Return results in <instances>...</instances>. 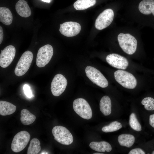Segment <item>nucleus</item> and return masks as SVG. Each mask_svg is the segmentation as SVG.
I'll use <instances>...</instances> for the list:
<instances>
[{
    "instance_id": "f257e3e1",
    "label": "nucleus",
    "mask_w": 154,
    "mask_h": 154,
    "mask_svg": "<svg viewBox=\"0 0 154 154\" xmlns=\"http://www.w3.org/2000/svg\"><path fill=\"white\" fill-rule=\"evenodd\" d=\"M119 45L123 51L126 54L132 55L135 52L137 41L135 38L129 33H119L117 36Z\"/></svg>"
},
{
    "instance_id": "f03ea898",
    "label": "nucleus",
    "mask_w": 154,
    "mask_h": 154,
    "mask_svg": "<svg viewBox=\"0 0 154 154\" xmlns=\"http://www.w3.org/2000/svg\"><path fill=\"white\" fill-rule=\"evenodd\" d=\"M114 78L116 81L123 87L133 89L137 84V80L131 74L122 70H118L114 73Z\"/></svg>"
},
{
    "instance_id": "7ed1b4c3",
    "label": "nucleus",
    "mask_w": 154,
    "mask_h": 154,
    "mask_svg": "<svg viewBox=\"0 0 154 154\" xmlns=\"http://www.w3.org/2000/svg\"><path fill=\"white\" fill-rule=\"evenodd\" d=\"M33 53L27 50L22 54L17 63L15 69V74L21 76L25 74L29 69L33 59Z\"/></svg>"
},
{
    "instance_id": "20e7f679",
    "label": "nucleus",
    "mask_w": 154,
    "mask_h": 154,
    "mask_svg": "<svg viewBox=\"0 0 154 154\" xmlns=\"http://www.w3.org/2000/svg\"><path fill=\"white\" fill-rule=\"evenodd\" d=\"M52 132L54 139L61 144L68 145L73 142L72 135L64 127L60 125L55 126L52 129Z\"/></svg>"
},
{
    "instance_id": "39448f33",
    "label": "nucleus",
    "mask_w": 154,
    "mask_h": 154,
    "mask_svg": "<svg viewBox=\"0 0 154 154\" xmlns=\"http://www.w3.org/2000/svg\"><path fill=\"white\" fill-rule=\"evenodd\" d=\"M73 107L74 111L82 118L89 119L92 118V109L88 103L84 99L78 98L74 100Z\"/></svg>"
},
{
    "instance_id": "423d86ee",
    "label": "nucleus",
    "mask_w": 154,
    "mask_h": 154,
    "mask_svg": "<svg viewBox=\"0 0 154 154\" xmlns=\"http://www.w3.org/2000/svg\"><path fill=\"white\" fill-rule=\"evenodd\" d=\"M30 137V134L26 131H22L18 133L12 142L11 147L12 151L15 153L22 151L28 144Z\"/></svg>"
},
{
    "instance_id": "0eeeda50",
    "label": "nucleus",
    "mask_w": 154,
    "mask_h": 154,
    "mask_svg": "<svg viewBox=\"0 0 154 154\" xmlns=\"http://www.w3.org/2000/svg\"><path fill=\"white\" fill-rule=\"evenodd\" d=\"M53 54V48L51 45L47 44L40 47L37 55L36 64L37 66L39 68L44 67L50 61Z\"/></svg>"
},
{
    "instance_id": "6e6552de",
    "label": "nucleus",
    "mask_w": 154,
    "mask_h": 154,
    "mask_svg": "<svg viewBox=\"0 0 154 154\" xmlns=\"http://www.w3.org/2000/svg\"><path fill=\"white\" fill-rule=\"evenodd\" d=\"M87 76L93 83L102 88L107 87L108 82L103 75L98 70L90 66L85 69Z\"/></svg>"
},
{
    "instance_id": "1a4fd4ad",
    "label": "nucleus",
    "mask_w": 154,
    "mask_h": 154,
    "mask_svg": "<svg viewBox=\"0 0 154 154\" xmlns=\"http://www.w3.org/2000/svg\"><path fill=\"white\" fill-rule=\"evenodd\" d=\"M114 16V12L112 9L105 10L97 17L95 23L96 28L98 30L106 28L112 23Z\"/></svg>"
},
{
    "instance_id": "9d476101",
    "label": "nucleus",
    "mask_w": 154,
    "mask_h": 154,
    "mask_svg": "<svg viewBox=\"0 0 154 154\" xmlns=\"http://www.w3.org/2000/svg\"><path fill=\"white\" fill-rule=\"evenodd\" d=\"M67 84L66 78L62 75L58 74L54 77L51 84V90L55 96L60 95L65 90Z\"/></svg>"
},
{
    "instance_id": "9b49d317",
    "label": "nucleus",
    "mask_w": 154,
    "mask_h": 154,
    "mask_svg": "<svg viewBox=\"0 0 154 154\" xmlns=\"http://www.w3.org/2000/svg\"><path fill=\"white\" fill-rule=\"evenodd\" d=\"M81 26L78 23L69 21L60 24L59 31L63 35L67 37H73L80 31Z\"/></svg>"
},
{
    "instance_id": "f8f14e48",
    "label": "nucleus",
    "mask_w": 154,
    "mask_h": 154,
    "mask_svg": "<svg viewBox=\"0 0 154 154\" xmlns=\"http://www.w3.org/2000/svg\"><path fill=\"white\" fill-rule=\"evenodd\" d=\"M15 53V48L11 45L7 46L1 50L0 55V66L6 68L9 66L13 60Z\"/></svg>"
},
{
    "instance_id": "ddd939ff",
    "label": "nucleus",
    "mask_w": 154,
    "mask_h": 154,
    "mask_svg": "<svg viewBox=\"0 0 154 154\" xmlns=\"http://www.w3.org/2000/svg\"><path fill=\"white\" fill-rule=\"evenodd\" d=\"M106 60L110 65L119 69L125 70L129 64L128 61L125 58L117 54L112 53L108 55Z\"/></svg>"
},
{
    "instance_id": "4468645a",
    "label": "nucleus",
    "mask_w": 154,
    "mask_h": 154,
    "mask_svg": "<svg viewBox=\"0 0 154 154\" xmlns=\"http://www.w3.org/2000/svg\"><path fill=\"white\" fill-rule=\"evenodd\" d=\"M138 9L142 14L154 17V0H143L139 3Z\"/></svg>"
},
{
    "instance_id": "2eb2a0df",
    "label": "nucleus",
    "mask_w": 154,
    "mask_h": 154,
    "mask_svg": "<svg viewBox=\"0 0 154 154\" xmlns=\"http://www.w3.org/2000/svg\"><path fill=\"white\" fill-rule=\"evenodd\" d=\"M15 9L17 13L22 17H29L31 14L30 8L27 2L24 0H19L17 3Z\"/></svg>"
},
{
    "instance_id": "dca6fc26",
    "label": "nucleus",
    "mask_w": 154,
    "mask_h": 154,
    "mask_svg": "<svg viewBox=\"0 0 154 154\" xmlns=\"http://www.w3.org/2000/svg\"><path fill=\"white\" fill-rule=\"evenodd\" d=\"M89 146L93 150L100 152H104L105 151L109 152L112 149L111 145L105 141H93L90 143Z\"/></svg>"
},
{
    "instance_id": "f3484780",
    "label": "nucleus",
    "mask_w": 154,
    "mask_h": 154,
    "mask_svg": "<svg viewBox=\"0 0 154 154\" xmlns=\"http://www.w3.org/2000/svg\"><path fill=\"white\" fill-rule=\"evenodd\" d=\"M16 106L5 101H0V115L2 116H6L11 115L16 111Z\"/></svg>"
},
{
    "instance_id": "a211bd4d",
    "label": "nucleus",
    "mask_w": 154,
    "mask_h": 154,
    "mask_svg": "<svg viewBox=\"0 0 154 154\" xmlns=\"http://www.w3.org/2000/svg\"><path fill=\"white\" fill-rule=\"evenodd\" d=\"M100 108L101 112L105 116L111 113V102L110 97L107 96L103 97L100 103Z\"/></svg>"
},
{
    "instance_id": "6ab92c4d",
    "label": "nucleus",
    "mask_w": 154,
    "mask_h": 154,
    "mask_svg": "<svg viewBox=\"0 0 154 154\" xmlns=\"http://www.w3.org/2000/svg\"><path fill=\"white\" fill-rule=\"evenodd\" d=\"M13 19L12 14L8 8L0 7V21L3 24L9 25L11 24Z\"/></svg>"
},
{
    "instance_id": "aec40b11",
    "label": "nucleus",
    "mask_w": 154,
    "mask_h": 154,
    "mask_svg": "<svg viewBox=\"0 0 154 154\" xmlns=\"http://www.w3.org/2000/svg\"><path fill=\"white\" fill-rule=\"evenodd\" d=\"M118 141L121 145L129 148L134 143L135 138L133 135L131 134H122L118 136Z\"/></svg>"
},
{
    "instance_id": "412c9836",
    "label": "nucleus",
    "mask_w": 154,
    "mask_h": 154,
    "mask_svg": "<svg viewBox=\"0 0 154 154\" xmlns=\"http://www.w3.org/2000/svg\"><path fill=\"white\" fill-rule=\"evenodd\" d=\"M36 119L35 116L27 110L25 109L21 110L20 120L23 124L25 125H29L33 123Z\"/></svg>"
},
{
    "instance_id": "4be33fe9",
    "label": "nucleus",
    "mask_w": 154,
    "mask_h": 154,
    "mask_svg": "<svg viewBox=\"0 0 154 154\" xmlns=\"http://www.w3.org/2000/svg\"><path fill=\"white\" fill-rule=\"evenodd\" d=\"M96 0H78L73 4L75 9L77 10L86 9L94 6Z\"/></svg>"
},
{
    "instance_id": "5701e85b",
    "label": "nucleus",
    "mask_w": 154,
    "mask_h": 154,
    "mask_svg": "<svg viewBox=\"0 0 154 154\" xmlns=\"http://www.w3.org/2000/svg\"><path fill=\"white\" fill-rule=\"evenodd\" d=\"M40 143L37 138H33L31 141L27 154H37L41 150Z\"/></svg>"
},
{
    "instance_id": "b1692460",
    "label": "nucleus",
    "mask_w": 154,
    "mask_h": 154,
    "mask_svg": "<svg viewBox=\"0 0 154 154\" xmlns=\"http://www.w3.org/2000/svg\"><path fill=\"white\" fill-rule=\"evenodd\" d=\"M122 127V125L121 123L115 121L112 122L108 125L104 127L102 130L105 132H110L117 131Z\"/></svg>"
},
{
    "instance_id": "393cba45",
    "label": "nucleus",
    "mask_w": 154,
    "mask_h": 154,
    "mask_svg": "<svg viewBox=\"0 0 154 154\" xmlns=\"http://www.w3.org/2000/svg\"><path fill=\"white\" fill-rule=\"evenodd\" d=\"M129 123L130 127L133 130L137 131H141V125L138 121L135 113H132L130 115Z\"/></svg>"
},
{
    "instance_id": "a878e982",
    "label": "nucleus",
    "mask_w": 154,
    "mask_h": 154,
    "mask_svg": "<svg viewBox=\"0 0 154 154\" xmlns=\"http://www.w3.org/2000/svg\"><path fill=\"white\" fill-rule=\"evenodd\" d=\"M141 103L144 106L146 110L148 111L154 110V98L151 97H146L142 100Z\"/></svg>"
},
{
    "instance_id": "bb28decb",
    "label": "nucleus",
    "mask_w": 154,
    "mask_h": 154,
    "mask_svg": "<svg viewBox=\"0 0 154 154\" xmlns=\"http://www.w3.org/2000/svg\"><path fill=\"white\" fill-rule=\"evenodd\" d=\"M24 93L29 98H31L32 96V94L30 88L27 84H25L23 87Z\"/></svg>"
},
{
    "instance_id": "cd10ccee",
    "label": "nucleus",
    "mask_w": 154,
    "mask_h": 154,
    "mask_svg": "<svg viewBox=\"0 0 154 154\" xmlns=\"http://www.w3.org/2000/svg\"><path fill=\"white\" fill-rule=\"evenodd\" d=\"M129 154H145V153L142 149L139 148H135L131 150Z\"/></svg>"
},
{
    "instance_id": "c85d7f7f",
    "label": "nucleus",
    "mask_w": 154,
    "mask_h": 154,
    "mask_svg": "<svg viewBox=\"0 0 154 154\" xmlns=\"http://www.w3.org/2000/svg\"><path fill=\"white\" fill-rule=\"evenodd\" d=\"M149 121L150 125L154 128V114L150 116Z\"/></svg>"
},
{
    "instance_id": "c756f323",
    "label": "nucleus",
    "mask_w": 154,
    "mask_h": 154,
    "mask_svg": "<svg viewBox=\"0 0 154 154\" xmlns=\"http://www.w3.org/2000/svg\"><path fill=\"white\" fill-rule=\"evenodd\" d=\"M3 37V29L1 26H0V44L2 43Z\"/></svg>"
},
{
    "instance_id": "7c9ffc66",
    "label": "nucleus",
    "mask_w": 154,
    "mask_h": 154,
    "mask_svg": "<svg viewBox=\"0 0 154 154\" xmlns=\"http://www.w3.org/2000/svg\"><path fill=\"white\" fill-rule=\"evenodd\" d=\"M44 2H46L49 3L50 2L51 0H41Z\"/></svg>"
},
{
    "instance_id": "2f4dec72",
    "label": "nucleus",
    "mask_w": 154,
    "mask_h": 154,
    "mask_svg": "<svg viewBox=\"0 0 154 154\" xmlns=\"http://www.w3.org/2000/svg\"><path fill=\"white\" fill-rule=\"evenodd\" d=\"M103 154V153H93V154Z\"/></svg>"
},
{
    "instance_id": "473e14b6",
    "label": "nucleus",
    "mask_w": 154,
    "mask_h": 154,
    "mask_svg": "<svg viewBox=\"0 0 154 154\" xmlns=\"http://www.w3.org/2000/svg\"><path fill=\"white\" fill-rule=\"evenodd\" d=\"M152 154H154V151H153V152H152Z\"/></svg>"
}]
</instances>
